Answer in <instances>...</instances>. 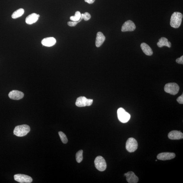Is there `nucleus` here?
<instances>
[{"label": "nucleus", "instance_id": "obj_18", "mask_svg": "<svg viewBox=\"0 0 183 183\" xmlns=\"http://www.w3.org/2000/svg\"><path fill=\"white\" fill-rule=\"evenodd\" d=\"M157 45L159 48H161L163 46H166L168 48H170L171 44L168 41V39L165 37H161L159 40V42L157 43Z\"/></svg>", "mask_w": 183, "mask_h": 183}, {"label": "nucleus", "instance_id": "obj_7", "mask_svg": "<svg viewBox=\"0 0 183 183\" xmlns=\"http://www.w3.org/2000/svg\"><path fill=\"white\" fill-rule=\"evenodd\" d=\"M93 102L92 99H87L85 97H81L77 98L76 102L77 106L82 107L90 106Z\"/></svg>", "mask_w": 183, "mask_h": 183}, {"label": "nucleus", "instance_id": "obj_22", "mask_svg": "<svg viewBox=\"0 0 183 183\" xmlns=\"http://www.w3.org/2000/svg\"><path fill=\"white\" fill-rule=\"evenodd\" d=\"M91 16L90 14L88 12H85L84 14V20L87 21L90 19Z\"/></svg>", "mask_w": 183, "mask_h": 183}, {"label": "nucleus", "instance_id": "obj_9", "mask_svg": "<svg viewBox=\"0 0 183 183\" xmlns=\"http://www.w3.org/2000/svg\"><path fill=\"white\" fill-rule=\"evenodd\" d=\"M134 23L132 21L128 20L126 21L122 26L121 31L123 32L133 31L136 29Z\"/></svg>", "mask_w": 183, "mask_h": 183}, {"label": "nucleus", "instance_id": "obj_12", "mask_svg": "<svg viewBox=\"0 0 183 183\" xmlns=\"http://www.w3.org/2000/svg\"><path fill=\"white\" fill-rule=\"evenodd\" d=\"M124 175L126 176V180L129 183H137L139 181L138 177L132 171L125 173Z\"/></svg>", "mask_w": 183, "mask_h": 183}, {"label": "nucleus", "instance_id": "obj_3", "mask_svg": "<svg viewBox=\"0 0 183 183\" xmlns=\"http://www.w3.org/2000/svg\"><path fill=\"white\" fill-rule=\"evenodd\" d=\"M117 113L119 120L122 123H127L130 119V115L123 108H119L117 110Z\"/></svg>", "mask_w": 183, "mask_h": 183}, {"label": "nucleus", "instance_id": "obj_24", "mask_svg": "<svg viewBox=\"0 0 183 183\" xmlns=\"http://www.w3.org/2000/svg\"><path fill=\"white\" fill-rule=\"evenodd\" d=\"M177 102L180 104H183V94L180 97H178L177 99Z\"/></svg>", "mask_w": 183, "mask_h": 183}, {"label": "nucleus", "instance_id": "obj_6", "mask_svg": "<svg viewBox=\"0 0 183 183\" xmlns=\"http://www.w3.org/2000/svg\"><path fill=\"white\" fill-rule=\"evenodd\" d=\"M138 146V143L134 138H130L126 141V148L129 152H135L137 149Z\"/></svg>", "mask_w": 183, "mask_h": 183}, {"label": "nucleus", "instance_id": "obj_14", "mask_svg": "<svg viewBox=\"0 0 183 183\" xmlns=\"http://www.w3.org/2000/svg\"><path fill=\"white\" fill-rule=\"evenodd\" d=\"M56 43V39L53 37H47L41 41V44L43 46L51 47L54 45Z\"/></svg>", "mask_w": 183, "mask_h": 183}, {"label": "nucleus", "instance_id": "obj_10", "mask_svg": "<svg viewBox=\"0 0 183 183\" xmlns=\"http://www.w3.org/2000/svg\"><path fill=\"white\" fill-rule=\"evenodd\" d=\"M175 156V154L173 152H162L158 155L157 158L161 160H169L174 158Z\"/></svg>", "mask_w": 183, "mask_h": 183}, {"label": "nucleus", "instance_id": "obj_25", "mask_svg": "<svg viewBox=\"0 0 183 183\" xmlns=\"http://www.w3.org/2000/svg\"><path fill=\"white\" fill-rule=\"evenodd\" d=\"M176 62L178 64H183V56H182L180 58H178L176 60Z\"/></svg>", "mask_w": 183, "mask_h": 183}, {"label": "nucleus", "instance_id": "obj_13", "mask_svg": "<svg viewBox=\"0 0 183 183\" xmlns=\"http://www.w3.org/2000/svg\"><path fill=\"white\" fill-rule=\"evenodd\" d=\"M168 137L171 139L179 140L183 139V134L180 131H173L169 133Z\"/></svg>", "mask_w": 183, "mask_h": 183}, {"label": "nucleus", "instance_id": "obj_4", "mask_svg": "<svg viewBox=\"0 0 183 183\" xmlns=\"http://www.w3.org/2000/svg\"><path fill=\"white\" fill-rule=\"evenodd\" d=\"M164 90L166 92L170 94H177L179 90V87L178 84L175 83H169L166 84Z\"/></svg>", "mask_w": 183, "mask_h": 183}, {"label": "nucleus", "instance_id": "obj_20", "mask_svg": "<svg viewBox=\"0 0 183 183\" xmlns=\"http://www.w3.org/2000/svg\"><path fill=\"white\" fill-rule=\"evenodd\" d=\"M83 152L82 150H79L77 152L76 155V160L77 163H81L83 160Z\"/></svg>", "mask_w": 183, "mask_h": 183}, {"label": "nucleus", "instance_id": "obj_2", "mask_svg": "<svg viewBox=\"0 0 183 183\" xmlns=\"http://www.w3.org/2000/svg\"><path fill=\"white\" fill-rule=\"evenodd\" d=\"M30 128L29 126L23 125L16 126L14 129V134L18 137H23L30 132Z\"/></svg>", "mask_w": 183, "mask_h": 183}, {"label": "nucleus", "instance_id": "obj_19", "mask_svg": "<svg viewBox=\"0 0 183 183\" xmlns=\"http://www.w3.org/2000/svg\"><path fill=\"white\" fill-rule=\"evenodd\" d=\"M24 12V9L22 8L18 9L13 13L12 15V17L13 19H16L20 17L23 15Z\"/></svg>", "mask_w": 183, "mask_h": 183}, {"label": "nucleus", "instance_id": "obj_16", "mask_svg": "<svg viewBox=\"0 0 183 183\" xmlns=\"http://www.w3.org/2000/svg\"><path fill=\"white\" fill-rule=\"evenodd\" d=\"M105 37L101 32H98L97 34L96 40V46L97 47H99L102 45L105 41Z\"/></svg>", "mask_w": 183, "mask_h": 183}, {"label": "nucleus", "instance_id": "obj_26", "mask_svg": "<svg viewBox=\"0 0 183 183\" xmlns=\"http://www.w3.org/2000/svg\"><path fill=\"white\" fill-rule=\"evenodd\" d=\"M84 1L89 4H92L94 3L95 0H84Z\"/></svg>", "mask_w": 183, "mask_h": 183}, {"label": "nucleus", "instance_id": "obj_11", "mask_svg": "<svg viewBox=\"0 0 183 183\" xmlns=\"http://www.w3.org/2000/svg\"><path fill=\"white\" fill-rule=\"evenodd\" d=\"M9 97L11 99L19 100L23 98L24 97V94L21 91L13 90L9 93Z\"/></svg>", "mask_w": 183, "mask_h": 183}, {"label": "nucleus", "instance_id": "obj_1", "mask_svg": "<svg viewBox=\"0 0 183 183\" xmlns=\"http://www.w3.org/2000/svg\"><path fill=\"white\" fill-rule=\"evenodd\" d=\"M183 18L182 14L179 12H175L171 16L170 25L174 28H179L181 25Z\"/></svg>", "mask_w": 183, "mask_h": 183}, {"label": "nucleus", "instance_id": "obj_15", "mask_svg": "<svg viewBox=\"0 0 183 183\" xmlns=\"http://www.w3.org/2000/svg\"><path fill=\"white\" fill-rule=\"evenodd\" d=\"M39 17V15L35 13H32L28 16L26 18L25 22L28 25L33 24L37 22Z\"/></svg>", "mask_w": 183, "mask_h": 183}, {"label": "nucleus", "instance_id": "obj_8", "mask_svg": "<svg viewBox=\"0 0 183 183\" xmlns=\"http://www.w3.org/2000/svg\"><path fill=\"white\" fill-rule=\"evenodd\" d=\"M16 181L21 183H30L32 182V178L29 176L22 174H17L14 176Z\"/></svg>", "mask_w": 183, "mask_h": 183}, {"label": "nucleus", "instance_id": "obj_23", "mask_svg": "<svg viewBox=\"0 0 183 183\" xmlns=\"http://www.w3.org/2000/svg\"><path fill=\"white\" fill-rule=\"evenodd\" d=\"M79 23L78 22H69L68 24L70 27H74L78 24Z\"/></svg>", "mask_w": 183, "mask_h": 183}, {"label": "nucleus", "instance_id": "obj_5", "mask_svg": "<svg viewBox=\"0 0 183 183\" xmlns=\"http://www.w3.org/2000/svg\"><path fill=\"white\" fill-rule=\"evenodd\" d=\"M94 164L96 168L98 170L102 172L106 170L107 163L102 157L98 156L95 159Z\"/></svg>", "mask_w": 183, "mask_h": 183}, {"label": "nucleus", "instance_id": "obj_21", "mask_svg": "<svg viewBox=\"0 0 183 183\" xmlns=\"http://www.w3.org/2000/svg\"><path fill=\"white\" fill-rule=\"evenodd\" d=\"M58 134L59 135H60V139L61 140H62V142L64 143V144H67L68 142V140L66 135H65L64 133L61 132V131L59 132Z\"/></svg>", "mask_w": 183, "mask_h": 183}, {"label": "nucleus", "instance_id": "obj_17", "mask_svg": "<svg viewBox=\"0 0 183 183\" xmlns=\"http://www.w3.org/2000/svg\"><path fill=\"white\" fill-rule=\"evenodd\" d=\"M141 47L143 52L148 56H151L153 54V52L150 47L146 43H143L141 44Z\"/></svg>", "mask_w": 183, "mask_h": 183}]
</instances>
